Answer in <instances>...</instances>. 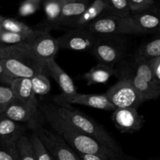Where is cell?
Listing matches in <instances>:
<instances>
[{
  "instance_id": "6da1fadb",
  "label": "cell",
  "mask_w": 160,
  "mask_h": 160,
  "mask_svg": "<svg viewBox=\"0 0 160 160\" xmlns=\"http://www.w3.org/2000/svg\"><path fill=\"white\" fill-rule=\"evenodd\" d=\"M39 109L44 119L48 122L54 132L61 136L72 149H75L79 154L101 155L126 159L125 155L119 154L77 130L70 122L58 113L53 104H39Z\"/></svg>"
},
{
  "instance_id": "7a4b0ae2",
  "label": "cell",
  "mask_w": 160,
  "mask_h": 160,
  "mask_svg": "<svg viewBox=\"0 0 160 160\" xmlns=\"http://www.w3.org/2000/svg\"><path fill=\"white\" fill-rule=\"evenodd\" d=\"M54 107L58 113L70 122L77 130L119 154L125 155L119 145L107 132L106 130L92 118L81 111L71 107L69 105L54 104Z\"/></svg>"
},
{
  "instance_id": "3957f363",
  "label": "cell",
  "mask_w": 160,
  "mask_h": 160,
  "mask_svg": "<svg viewBox=\"0 0 160 160\" xmlns=\"http://www.w3.org/2000/svg\"><path fill=\"white\" fill-rule=\"evenodd\" d=\"M119 80L124 79L131 83L143 100L150 101L160 97V83L155 79L149 61L134 59L131 71L127 68L116 70Z\"/></svg>"
},
{
  "instance_id": "277c9868",
  "label": "cell",
  "mask_w": 160,
  "mask_h": 160,
  "mask_svg": "<svg viewBox=\"0 0 160 160\" xmlns=\"http://www.w3.org/2000/svg\"><path fill=\"white\" fill-rule=\"evenodd\" d=\"M0 62L13 79H31L39 73H45V65L20 51L17 45H6L5 56Z\"/></svg>"
},
{
  "instance_id": "5b68a950",
  "label": "cell",
  "mask_w": 160,
  "mask_h": 160,
  "mask_svg": "<svg viewBox=\"0 0 160 160\" xmlns=\"http://www.w3.org/2000/svg\"><path fill=\"white\" fill-rule=\"evenodd\" d=\"M17 46L24 53L44 65L47 61L55 59L60 50L57 39L45 31Z\"/></svg>"
},
{
  "instance_id": "8992f818",
  "label": "cell",
  "mask_w": 160,
  "mask_h": 160,
  "mask_svg": "<svg viewBox=\"0 0 160 160\" xmlns=\"http://www.w3.org/2000/svg\"><path fill=\"white\" fill-rule=\"evenodd\" d=\"M86 28L93 34L100 37L140 34L130 16L125 18L105 16L97 19Z\"/></svg>"
},
{
  "instance_id": "52a82bcc",
  "label": "cell",
  "mask_w": 160,
  "mask_h": 160,
  "mask_svg": "<svg viewBox=\"0 0 160 160\" xmlns=\"http://www.w3.org/2000/svg\"><path fill=\"white\" fill-rule=\"evenodd\" d=\"M104 95L115 109H137L144 102L131 83L124 79L119 80Z\"/></svg>"
},
{
  "instance_id": "ba28073f",
  "label": "cell",
  "mask_w": 160,
  "mask_h": 160,
  "mask_svg": "<svg viewBox=\"0 0 160 160\" xmlns=\"http://www.w3.org/2000/svg\"><path fill=\"white\" fill-rule=\"evenodd\" d=\"M39 138L54 160H81L78 154L54 131L39 125L31 130Z\"/></svg>"
},
{
  "instance_id": "9c48e42d",
  "label": "cell",
  "mask_w": 160,
  "mask_h": 160,
  "mask_svg": "<svg viewBox=\"0 0 160 160\" xmlns=\"http://www.w3.org/2000/svg\"><path fill=\"white\" fill-rule=\"evenodd\" d=\"M124 44L119 36L100 37L90 52L99 63L114 67L123 56Z\"/></svg>"
},
{
  "instance_id": "30bf717a",
  "label": "cell",
  "mask_w": 160,
  "mask_h": 160,
  "mask_svg": "<svg viewBox=\"0 0 160 160\" xmlns=\"http://www.w3.org/2000/svg\"><path fill=\"white\" fill-rule=\"evenodd\" d=\"M100 36H97L86 28H75L57 38L60 49L68 51H90Z\"/></svg>"
},
{
  "instance_id": "8fae6325",
  "label": "cell",
  "mask_w": 160,
  "mask_h": 160,
  "mask_svg": "<svg viewBox=\"0 0 160 160\" xmlns=\"http://www.w3.org/2000/svg\"><path fill=\"white\" fill-rule=\"evenodd\" d=\"M1 114L13 121L24 123L31 131L37 126L42 125L44 119L40 109L31 107L15 99L5 108Z\"/></svg>"
},
{
  "instance_id": "7c38bea8",
  "label": "cell",
  "mask_w": 160,
  "mask_h": 160,
  "mask_svg": "<svg viewBox=\"0 0 160 160\" xmlns=\"http://www.w3.org/2000/svg\"><path fill=\"white\" fill-rule=\"evenodd\" d=\"M54 102L57 105H82L105 111H115V107L109 102L105 95L99 94H79L64 95L60 94L54 97Z\"/></svg>"
},
{
  "instance_id": "4fadbf2b",
  "label": "cell",
  "mask_w": 160,
  "mask_h": 160,
  "mask_svg": "<svg viewBox=\"0 0 160 160\" xmlns=\"http://www.w3.org/2000/svg\"><path fill=\"white\" fill-rule=\"evenodd\" d=\"M111 119L115 128L122 133L136 132L144 124V117L136 109H116L113 111Z\"/></svg>"
},
{
  "instance_id": "5bb4252c",
  "label": "cell",
  "mask_w": 160,
  "mask_h": 160,
  "mask_svg": "<svg viewBox=\"0 0 160 160\" xmlns=\"http://www.w3.org/2000/svg\"><path fill=\"white\" fill-rule=\"evenodd\" d=\"M28 127L10 120L0 113V145L6 148L17 147V142L25 134Z\"/></svg>"
},
{
  "instance_id": "9a60e30c",
  "label": "cell",
  "mask_w": 160,
  "mask_h": 160,
  "mask_svg": "<svg viewBox=\"0 0 160 160\" xmlns=\"http://www.w3.org/2000/svg\"><path fill=\"white\" fill-rule=\"evenodd\" d=\"M130 17L140 34H160V7Z\"/></svg>"
},
{
  "instance_id": "2e32d148",
  "label": "cell",
  "mask_w": 160,
  "mask_h": 160,
  "mask_svg": "<svg viewBox=\"0 0 160 160\" xmlns=\"http://www.w3.org/2000/svg\"><path fill=\"white\" fill-rule=\"evenodd\" d=\"M9 87L12 89L15 100L31 107L39 109V102L33 91L31 79H13Z\"/></svg>"
},
{
  "instance_id": "e0dca14e",
  "label": "cell",
  "mask_w": 160,
  "mask_h": 160,
  "mask_svg": "<svg viewBox=\"0 0 160 160\" xmlns=\"http://www.w3.org/2000/svg\"><path fill=\"white\" fill-rule=\"evenodd\" d=\"M107 0H95L90 2L86 10L78 18L74 20L68 28H86L97 19L106 16Z\"/></svg>"
},
{
  "instance_id": "ac0fdd59",
  "label": "cell",
  "mask_w": 160,
  "mask_h": 160,
  "mask_svg": "<svg viewBox=\"0 0 160 160\" xmlns=\"http://www.w3.org/2000/svg\"><path fill=\"white\" fill-rule=\"evenodd\" d=\"M46 74L54 79L64 95H73L77 93L76 87L69 75L60 67L55 59L47 61L45 63Z\"/></svg>"
},
{
  "instance_id": "d6986e66",
  "label": "cell",
  "mask_w": 160,
  "mask_h": 160,
  "mask_svg": "<svg viewBox=\"0 0 160 160\" xmlns=\"http://www.w3.org/2000/svg\"><path fill=\"white\" fill-rule=\"evenodd\" d=\"M90 4L87 0H64L61 12V26L69 27L84 12Z\"/></svg>"
},
{
  "instance_id": "ffe728a7",
  "label": "cell",
  "mask_w": 160,
  "mask_h": 160,
  "mask_svg": "<svg viewBox=\"0 0 160 160\" xmlns=\"http://www.w3.org/2000/svg\"><path fill=\"white\" fill-rule=\"evenodd\" d=\"M64 0H46L42 2V7L45 16V25L44 31L61 26V12Z\"/></svg>"
},
{
  "instance_id": "44dd1931",
  "label": "cell",
  "mask_w": 160,
  "mask_h": 160,
  "mask_svg": "<svg viewBox=\"0 0 160 160\" xmlns=\"http://www.w3.org/2000/svg\"><path fill=\"white\" fill-rule=\"evenodd\" d=\"M116 74L115 67L104 64L98 63L91 67L90 70L83 75L88 85L98 84H106L113 75Z\"/></svg>"
},
{
  "instance_id": "7402d4cb",
  "label": "cell",
  "mask_w": 160,
  "mask_h": 160,
  "mask_svg": "<svg viewBox=\"0 0 160 160\" xmlns=\"http://www.w3.org/2000/svg\"><path fill=\"white\" fill-rule=\"evenodd\" d=\"M1 27L3 31L28 36L36 35L43 31L42 29H34L18 20L11 17H3V16L1 17Z\"/></svg>"
},
{
  "instance_id": "603a6c76",
  "label": "cell",
  "mask_w": 160,
  "mask_h": 160,
  "mask_svg": "<svg viewBox=\"0 0 160 160\" xmlns=\"http://www.w3.org/2000/svg\"><path fill=\"white\" fill-rule=\"evenodd\" d=\"M158 56H160V34H155L153 38L141 45L134 59L149 61Z\"/></svg>"
},
{
  "instance_id": "cb8c5ba5",
  "label": "cell",
  "mask_w": 160,
  "mask_h": 160,
  "mask_svg": "<svg viewBox=\"0 0 160 160\" xmlns=\"http://www.w3.org/2000/svg\"><path fill=\"white\" fill-rule=\"evenodd\" d=\"M106 16L121 18L131 16L129 0H107Z\"/></svg>"
},
{
  "instance_id": "d4e9b609",
  "label": "cell",
  "mask_w": 160,
  "mask_h": 160,
  "mask_svg": "<svg viewBox=\"0 0 160 160\" xmlns=\"http://www.w3.org/2000/svg\"><path fill=\"white\" fill-rule=\"evenodd\" d=\"M17 151L19 160H37L31 145L30 136L24 134L20 137L17 144Z\"/></svg>"
},
{
  "instance_id": "484cf974",
  "label": "cell",
  "mask_w": 160,
  "mask_h": 160,
  "mask_svg": "<svg viewBox=\"0 0 160 160\" xmlns=\"http://www.w3.org/2000/svg\"><path fill=\"white\" fill-rule=\"evenodd\" d=\"M32 88L35 95L43 96L51 90V84L46 73H39L31 78Z\"/></svg>"
},
{
  "instance_id": "4316f807",
  "label": "cell",
  "mask_w": 160,
  "mask_h": 160,
  "mask_svg": "<svg viewBox=\"0 0 160 160\" xmlns=\"http://www.w3.org/2000/svg\"><path fill=\"white\" fill-rule=\"evenodd\" d=\"M30 140H31V145H32L33 150H34L35 155L37 160H54L47 148L42 143V141L35 134L31 132L30 134Z\"/></svg>"
},
{
  "instance_id": "83f0119b",
  "label": "cell",
  "mask_w": 160,
  "mask_h": 160,
  "mask_svg": "<svg viewBox=\"0 0 160 160\" xmlns=\"http://www.w3.org/2000/svg\"><path fill=\"white\" fill-rule=\"evenodd\" d=\"M131 15L142 13L160 7L158 2L153 0H129Z\"/></svg>"
},
{
  "instance_id": "f1b7e54d",
  "label": "cell",
  "mask_w": 160,
  "mask_h": 160,
  "mask_svg": "<svg viewBox=\"0 0 160 160\" xmlns=\"http://www.w3.org/2000/svg\"><path fill=\"white\" fill-rule=\"evenodd\" d=\"M33 36L24 35V34H15V33H11L8 32V31H2L1 32H0V44L4 45H18V44L27 42L28 39L32 38Z\"/></svg>"
},
{
  "instance_id": "f546056e",
  "label": "cell",
  "mask_w": 160,
  "mask_h": 160,
  "mask_svg": "<svg viewBox=\"0 0 160 160\" xmlns=\"http://www.w3.org/2000/svg\"><path fill=\"white\" fill-rule=\"evenodd\" d=\"M42 0H25L20 3L18 8V15L20 17H29L35 13L42 6Z\"/></svg>"
},
{
  "instance_id": "4dcf8cb0",
  "label": "cell",
  "mask_w": 160,
  "mask_h": 160,
  "mask_svg": "<svg viewBox=\"0 0 160 160\" xmlns=\"http://www.w3.org/2000/svg\"><path fill=\"white\" fill-rule=\"evenodd\" d=\"M14 99L13 93L10 87L0 84V113Z\"/></svg>"
},
{
  "instance_id": "1f68e13d",
  "label": "cell",
  "mask_w": 160,
  "mask_h": 160,
  "mask_svg": "<svg viewBox=\"0 0 160 160\" xmlns=\"http://www.w3.org/2000/svg\"><path fill=\"white\" fill-rule=\"evenodd\" d=\"M17 156V147L6 148L0 145V160H16Z\"/></svg>"
},
{
  "instance_id": "d6a6232c",
  "label": "cell",
  "mask_w": 160,
  "mask_h": 160,
  "mask_svg": "<svg viewBox=\"0 0 160 160\" xmlns=\"http://www.w3.org/2000/svg\"><path fill=\"white\" fill-rule=\"evenodd\" d=\"M81 160H125L126 159L119 157L101 156V155H86L77 153Z\"/></svg>"
},
{
  "instance_id": "836d02e7",
  "label": "cell",
  "mask_w": 160,
  "mask_h": 160,
  "mask_svg": "<svg viewBox=\"0 0 160 160\" xmlns=\"http://www.w3.org/2000/svg\"><path fill=\"white\" fill-rule=\"evenodd\" d=\"M149 63L155 79L160 83V56L149 60Z\"/></svg>"
},
{
  "instance_id": "e575fe53",
  "label": "cell",
  "mask_w": 160,
  "mask_h": 160,
  "mask_svg": "<svg viewBox=\"0 0 160 160\" xmlns=\"http://www.w3.org/2000/svg\"><path fill=\"white\" fill-rule=\"evenodd\" d=\"M13 78H11L9 73L6 72L3 66L0 62V84L5 86H10Z\"/></svg>"
},
{
  "instance_id": "d590c367",
  "label": "cell",
  "mask_w": 160,
  "mask_h": 160,
  "mask_svg": "<svg viewBox=\"0 0 160 160\" xmlns=\"http://www.w3.org/2000/svg\"><path fill=\"white\" fill-rule=\"evenodd\" d=\"M6 45L0 44V59H3V58L4 57L5 51H6Z\"/></svg>"
},
{
  "instance_id": "8d00e7d4",
  "label": "cell",
  "mask_w": 160,
  "mask_h": 160,
  "mask_svg": "<svg viewBox=\"0 0 160 160\" xmlns=\"http://www.w3.org/2000/svg\"><path fill=\"white\" fill-rule=\"evenodd\" d=\"M1 17H2V16L0 15V32L3 31V30H2V27H1Z\"/></svg>"
}]
</instances>
